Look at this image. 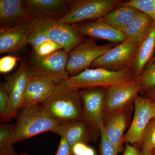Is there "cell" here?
Instances as JSON below:
<instances>
[{"instance_id": "obj_1", "label": "cell", "mask_w": 155, "mask_h": 155, "mask_svg": "<svg viewBox=\"0 0 155 155\" xmlns=\"http://www.w3.org/2000/svg\"><path fill=\"white\" fill-rule=\"evenodd\" d=\"M39 105L43 113L61 123L83 120L79 91L68 86L65 80L56 84L49 96Z\"/></svg>"}, {"instance_id": "obj_2", "label": "cell", "mask_w": 155, "mask_h": 155, "mask_svg": "<svg viewBox=\"0 0 155 155\" xmlns=\"http://www.w3.org/2000/svg\"><path fill=\"white\" fill-rule=\"evenodd\" d=\"M12 133L13 144L46 132L52 131L61 124L42 112L39 105L20 109Z\"/></svg>"}, {"instance_id": "obj_3", "label": "cell", "mask_w": 155, "mask_h": 155, "mask_svg": "<svg viewBox=\"0 0 155 155\" xmlns=\"http://www.w3.org/2000/svg\"><path fill=\"white\" fill-rule=\"evenodd\" d=\"M135 78L130 68L118 71L104 68H88L77 75L69 76L65 81L71 88L79 91L97 87L107 89L115 84Z\"/></svg>"}, {"instance_id": "obj_4", "label": "cell", "mask_w": 155, "mask_h": 155, "mask_svg": "<svg viewBox=\"0 0 155 155\" xmlns=\"http://www.w3.org/2000/svg\"><path fill=\"white\" fill-rule=\"evenodd\" d=\"M106 89L91 87L79 90L83 119L88 125L92 141L97 142L104 129V105Z\"/></svg>"}, {"instance_id": "obj_5", "label": "cell", "mask_w": 155, "mask_h": 155, "mask_svg": "<svg viewBox=\"0 0 155 155\" xmlns=\"http://www.w3.org/2000/svg\"><path fill=\"white\" fill-rule=\"evenodd\" d=\"M120 0H76L72 1L67 14L59 21L70 24L100 19L121 5Z\"/></svg>"}, {"instance_id": "obj_6", "label": "cell", "mask_w": 155, "mask_h": 155, "mask_svg": "<svg viewBox=\"0 0 155 155\" xmlns=\"http://www.w3.org/2000/svg\"><path fill=\"white\" fill-rule=\"evenodd\" d=\"M69 53L64 49L56 51L48 55H35L28 67L32 77L41 76L57 84L69 77L67 66Z\"/></svg>"}, {"instance_id": "obj_7", "label": "cell", "mask_w": 155, "mask_h": 155, "mask_svg": "<svg viewBox=\"0 0 155 155\" xmlns=\"http://www.w3.org/2000/svg\"><path fill=\"white\" fill-rule=\"evenodd\" d=\"M33 25L51 40L62 46L69 53L85 38L77 33L70 24L60 22L58 19L49 17H35Z\"/></svg>"}, {"instance_id": "obj_8", "label": "cell", "mask_w": 155, "mask_h": 155, "mask_svg": "<svg viewBox=\"0 0 155 155\" xmlns=\"http://www.w3.org/2000/svg\"><path fill=\"white\" fill-rule=\"evenodd\" d=\"M113 48L112 44L99 45L91 38H85L69 53L67 70L74 76L91 67L95 60Z\"/></svg>"}, {"instance_id": "obj_9", "label": "cell", "mask_w": 155, "mask_h": 155, "mask_svg": "<svg viewBox=\"0 0 155 155\" xmlns=\"http://www.w3.org/2000/svg\"><path fill=\"white\" fill-rule=\"evenodd\" d=\"M31 77L28 65L23 64L16 72L6 78L4 84L9 94V103L5 113L1 117L2 121L9 122L16 118Z\"/></svg>"}, {"instance_id": "obj_10", "label": "cell", "mask_w": 155, "mask_h": 155, "mask_svg": "<svg viewBox=\"0 0 155 155\" xmlns=\"http://www.w3.org/2000/svg\"><path fill=\"white\" fill-rule=\"evenodd\" d=\"M142 91L139 78L110 87L106 90L104 114H112L133 104L136 97Z\"/></svg>"}, {"instance_id": "obj_11", "label": "cell", "mask_w": 155, "mask_h": 155, "mask_svg": "<svg viewBox=\"0 0 155 155\" xmlns=\"http://www.w3.org/2000/svg\"><path fill=\"white\" fill-rule=\"evenodd\" d=\"M138 46L127 39L94 61L91 67L118 71L129 68Z\"/></svg>"}, {"instance_id": "obj_12", "label": "cell", "mask_w": 155, "mask_h": 155, "mask_svg": "<svg viewBox=\"0 0 155 155\" xmlns=\"http://www.w3.org/2000/svg\"><path fill=\"white\" fill-rule=\"evenodd\" d=\"M134 115L130 127L123 138V143H130L138 147L148 123L153 118V101L142 96L134 100Z\"/></svg>"}, {"instance_id": "obj_13", "label": "cell", "mask_w": 155, "mask_h": 155, "mask_svg": "<svg viewBox=\"0 0 155 155\" xmlns=\"http://www.w3.org/2000/svg\"><path fill=\"white\" fill-rule=\"evenodd\" d=\"M133 104L112 114L104 115V129L107 138L113 145L116 155L124 150L123 138L128 126Z\"/></svg>"}, {"instance_id": "obj_14", "label": "cell", "mask_w": 155, "mask_h": 155, "mask_svg": "<svg viewBox=\"0 0 155 155\" xmlns=\"http://www.w3.org/2000/svg\"><path fill=\"white\" fill-rule=\"evenodd\" d=\"M33 20L12 26L1 27V54L19 51L28 44V38L33 28Z\"/></svg>"}, {"instance_id": "obj_15", "label": "cell", "mask_w": 155, "mask_h": 155, "mask_svg": "<svg viewBox=\"0 0 155 155\" xmlns=\"http://www.w3.org/2000/svg\"><path fill=\"white\" fill-rule=\"evenodd\" d=\"M73 29L81 36L101 39L117 43L127 39L124 34L99 19L94 21L72 26Z\"/></svg>"}, {"instance_id": "obj_16", "label": "cell", "mask_w": 155, "mask_h": 155, "mask_svg": "<svg viewBox=\"0 0 155 155\" xmlns=\"http://www.w3.org/2000/svg\"><path fill=\"white\" fill-rule=\"evenodd\" d=\"M23 5L35 17L55 18L64 17L69 10L72 1L67 0H26Z\"/></svg>"}, {"instance_id": "obj_17", "label": "cell", "mask_w": 155, "mask_h": 155, "mask_svg": "<svg viewBox=\"0 0 155 155\" xmlns=\"http://www.w3.org/2000/svg\"><path fill=\"white\" fill-rule=\"evenodd\" d=\"M23 2L20 0L0 1V24L1 27L12 26L33 19Z\"/></svg>"}, {"instance_id": "obj_18", "label": "cell", "mask_w": 155, "mask_h": 155, "mask_svg": "<svg viewBox=\"0 0 155 155\" xmlns=\"http://www.w3.org/2000/svg\"><path fill=\"white\" fill-rule=\"evenodd\" d=\"M55 85L48 78L41 76L31 77L20 109L41 104L49 96Z\"/></svg>"}, {"instance_id": "obj_19", "label": "cell", "mask_w": 155, "mask_h": 155, "mask_svg": "<svg viewBox=\"0 0 155 155\" xmlns=\"http://www.w3.org/2000/svg\"><path fill=\"white\" fill-rule=\"evenodd\" d=\"M52 132L65 138L70 146L71 150L76 143H83L88 144L92 141L90 130L84 120L61 123Z\"/></svg>"}, {"instance_id": "obj_20", "label": "cell", "mask_w": 155, "mask_h": 155, "mask_svg": "<svg viewBox=\"0 0 155 155\" xmlns=\"http://www.w3.org/2000/svg\"><path fill=\"white\" fill-rule=\"evenodd\" d=\"M153 25L151 18L140 11L122 33L127 39L139 47L148 36Z\"/></svg>"}, {"instance_id": "obj_21", "label": "cell", "mask_w": 155, "mask_h": 155, "mask_svg": "<svg viewBox=\"0 0 155 155\" xmlns=\"http://www.w3.org/2000/svg\"><path fill=\"white\" fill-rule=\"evenodd\" d=\"M155 50V23L148 36L138 47L130 67L136 78L141 75L147 64L154 56Z\"/></svg>"}, {"instance_id": "obj_22", "label": "cell", "mask_w": 155, "mask_h": 155, "mask_svg": "<svg viewBox=\"0 0 155 155\" xmlns=\"http://www.w3.org/2000/svg\"><path fill=\"white\" fill-rule=\"evenodd\" d=\"M139 11L131 6L120 5L111 10L99 19L122 32Z\"/></svg>"}, {"instance_id": "obj_23", "label": "cell", "mask_w": 155, "mask_h": 155, "mask_svg": "<svg viewBox=\"0 0 155 155\" xmlns=\"http://www.w3.org/2000/svg\"><path fill=\"white\" fill-rule=\"evenodd\" d=\"M28 44L33 48L35 55L42 57L64 49L61 45L51 40L45 34L34 26L28 38Z\"/></svg>"}, {"instance_id": "obj_24", "label": "cell", "mask_w": 155, "mask_h": 155, "mask_svg": "<svg viewBox=\"0 0 155 155\" xmlns=\"http://www.w3.org/2000/svg\"><path fill=\"white\" fill-rule=\"evenodd\" d=\"M15 123L0 125V155H16L12 142Z\"/></svg>"}, {"instance_id": "obj_25", "label": "cell", "mask_w": 155, "mask_h": 155, "mask_svg": "<svg viewBox=\"0 0 155 155\" xmlns=\"http://www.w3.org/2000/svg\"><path fill=\"white\" fill-rule=\"evenodd\" d=\"M137 148L147 151L153 152L155 149V118L148 123Z\"/></svg>"}, {"instance_id": "obj_26", "label": "cell", "mask_w": 155, "mask_h": 155, "mask_svg": "<svg viewBox=\"0 0 155 155\" xmlns=\"http://www.w3.org/2000/svg\"><path fill=\"white\" fill-rule=\"evenodd\" d=\"M120 5L131 6L143 12L155 23V0H130L123 2Z\"/></svg>"}, {"instance_id": "obj_27", "label": "cell", "mask_w": 155, "mask_h": 155, "mask_svg": "<svg viewBox=\"0 0 155 155\" xmlns=\"http://www.w3.org/2000/svg\"><path fill=\"white\" fill-rule=\"evenodd\" d=\"M139 78L142 87V92H145L155 87V61L148 64Z\"/></svg>"}, {"instance_id": "obj_28", "label": "cell", "mask_w": 155, "mask_h": 155, "mask_svg": "<svg viewBox=\"0 0 155 155\" xmlns=\"http://www.w3.org/2000/svg\"><path fill=\"white\" fill-rule=\"evenodd\" d=\"M101 138L99 146L100 155H117L114 146L107 138L104 129L102 130Z\"/></svg>"}, {"instance_id": "obj_29", "label": "cell", "mask_w": 155, "mask_h": 155, "mask_svg": "<svg viewBox=\"0 0 155 155\" xmlns=\"http://www.w3.org/2000/svg\"><path fill=\"white\" fill-rule=\"evenodd\" d=\"M17 59L12 56H6L0 59V72L6 74L11 72L17 64Z\"/></svg>"}, {"instance_id": "obj_30", "label": "cell", "mask_w": 155, "mask_h": 155, "mask_svg": "<svg viewBox=\"0 0 155 155\" xmlns=\"http://www.w3.org/2000/svg\"><path fill=\"white\" fill-rule=\"evenodd\" d=\"M72 155H96L94 150L83 143H78L72 149Z\"/></svg>"}, {"instance_id": "obj_31", "label": "cell", "mask_w": 155, "mask_h": 155, "mask_svg": "<svg viewBox=\"0 0 155 155\" xmlns=\"http://www.w3.org/2000/svg\"><path fill=\"white\" fill-rule=\"evenodd\" d=\"M9 103V96L4 83L0 86V116H2L8 109Z\"/></svg>"}, {"instance_id": "obj_32", "label": "cell", "mask_w": 155, "mask_h": 155, "mask_svg": "<svg viewBox=\"0 0 155 155\" xmlns=\"http://www.w3.org/2000/svg\"><path fill=\"white\" fill-rule=\"evenodd\" d=\"M123 155H155L152 151L142 150L132 145L126 143L123 150Z\"/></svg>"}, {"instance_id": "obj_33", "label": "cell", "mask_w": 155, "mask_h": 155, "mask_svg": "<svg viewBox=\"0 0 155 155\" xmlns=\"http://www.w3.org/2000/svg\"><path fill=\"white\" fill-rule=\"evenodd\" d=\"M55 155H72L71 147L65 138L61 137L59 146Z\"/></svg>"}, {"instance_id": "obj_34", "label": "cell", "mask_w": 155, "mask_h": 155, "mask_svg": "<svg viewBox=\"0 0 155 155\" xmlns=\"http://www.w3.org/2000/svg\"><path fill=\"white\" fill-rule=\"evenodd\" d=\"M143 96L153 101H155V87L145 92Z\"/></svg>"}, {"instance_id": "obj_35", "label": "cell", "mask_w": 155, "mask_h": 155, "mask_svg": "<svg viewBox=\"0 0 155 155\" xmlns=\"http://www.w3.org/2000/svg\"><path fill=\"white\" fill-rule=\"evenodd\" d=\"M155 118V101H153V118Z\"/></svg>"}, {"instance_id": "obj_36", "label": "cell", "mask_w": 155, "mask_h": 155, "mask_svg": "<svg viewBox=\"0 0 155 155\" xmlns=\"http://www.w3.org/2000/svg\"><path fill=\"white\" fill-rule=\"evenodd\" d=\"M16 155H30L29 154H28V153L26 152H23L21 153L20 154H17Z\"/></svg>"}, {"instance_id": "obj_37", "label": "cell", "mask_w": 155, "mask_h": 155, "mask_svg": "<svg viewBox=\"0 0 155 155\" xmlns=\"http://www.w3.org/2000/svg\"><path fill=\"white\" fill-rule=\"evenodd\" d=\"M155 54L154 55L151 61H150L149 63L148 64H151V63H152L153 62H155Z\"/></svg>"}, {"instance_id": "obj_38", "label": "cell", "mask_w": 155, "mask_h": 155, "mask_svg": "<svg viewBox=\"0 0 155 155\" xmlns=\"http://www.w3.org/2000/svg\"><path fill=\"white\" fill-rule=\"evenodd\" d=\"M153 152L154 154L155 155V149L153 151Z\"/></svg>"}]
</instances>
